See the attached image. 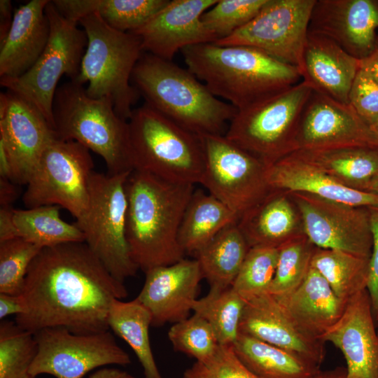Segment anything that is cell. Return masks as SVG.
<instances>
[{
  "label": "cell",
  "instance_id": "6da1fadb",
  "mask_svg": "<svg viewBox=\"0 0 378 378\" xmlns=\"http://www.w3.org/2000/svg\"><path fill=\"white\" fill-rule=\"evenodd\" d=\"M21 295L25 311L15 321L22 329L35 333L63 328L88 334L109 330L111 305L128 292L85 242H71L41 249Z\"/></svg>",
  "mask_w": 378,
  "mask_h": 378
},
{
  "label": "cell",
  "instance_id": "7a4b0ae2",
  "mask_svg": "<svg viewBox=\"0 0 378 378\" xmlns=\"http://www.w3.org/2000/svg\"><path fill=\"white\" fill-rule=\"evenodd\" d=\"M194 185L170 182L132 170L126 182V236L139 269L174 264L184 258L178 231Z\"/></svg>",
  "mask_w": 378,
  "mask_h": 378
},
{
  "label": "cell",
  "instance_id": "3957f363",
  "mask_svg": "<svg viewBox=\"0 0 378 378\" xmlns=\"http://www.w3.org/2000/svg\"><path fill=\"white\" fill-rule=\"evenodd\" d=\"M181 52L188 69L238 111L302 80L298 67L249 46L209 43Z\"/></svg>",
  "mask_w": 378,
  "mask_h": 378
},
{
  "label": "cell",
  "instance_id": "277c9868",
  "mask_svg": "<svg viewBox=\"0 0 378 378\" xmlns=\"http://www.w3.org/2000/svg\"><path fill=\"white\" fill-rule=\"evenodd\" d=\"M132 79L148 105L197 135L223 134L238 111L188 69L150 53L141 55Z\"/></svg>",
  "mask_w": 378,
  "mask_h": 378
},
{
  "label": "cell",
  "instance_id": "5b68a950",
  "mask_svg": "<svg viewBox=\"0 0 378 378\" xmlns=\"http://www.w3.org/2000/svg\"><path fill=\"white\" fill-rule=\"evenodd\" d=\"M52 115L57 136L101 156L108 174L134 170L128 121L116 113L110 99L91 97L83 84L71 80L57 88Z\"/></svg>",
  "mask_w": 378,
  "mask_h": 378
},
{
  "label": "cell",
  "instance_id": "8992f818",
  "mask_svg": "<svg viewBox=\"0 0 378 378\" xmlns=\"http://www.w3.org/2000/svg\"><path fill=\"white\" fill-rule=\"evenodd\" d=\"M128 125L134 169L173 183H200L205 155L199 135L147 103L133 110Z\"/></svg>",
  "mask_w": 378,
  "mask_h": 378
},
{
  "label": "cell",
  "instance_id": "52a82bcc",
  "mask_svg": "<svg viewBox=\"0 0 378 378\" xmlns=\"http://www.w3.org/2000/svg\"><path fill=\"white\" fill-rule=\"evenodd\" d=\"M78 23L88 43L79 74L72 80L88 83L90 97L110 99L116 113L128 121L139 97L130 80L144 52L140 39L131 32L111 27L96 13L84 16Z\"/></svg>",
  "mask_w": 378,
  "mask_h": 378
},
{
  "label": "cell",
  "instance_id": "ba28073f",
  "mask_svg": "<svg viewBox=\"0 0 378 378\" xmlns=\"http://www.w3.org/2000/svg\"><path fill=\"white\" fill-rule=\"evenodd\" d=\"M312 91L301 80L238 111L224 135L266 165L273 164L297 150L300 119Z\"/></svg>",
  "mask_w": 378,
  "mask_h": 378
},
{
  "label": "cell",
  "instance_id": "9c48e42d",
  "mask_svg": "<svg viewBox=\"0 0 378 378\" xmlns=\"http://www.w3.org/2000/svg\"><path fill=\"white\" fill-rule=\"evenodd\" d=\"M131 172L104 174L94 171L88 209L74 223L92 253L123 283L139 270L131 257L126 236V182Z\"/></svg>",
  "mask_w": 378,
  "mask_h": 378
},
{
  "label": "cell",
  "instance_id": "30bf717a",
  "mask_svg": "<svg viewBox=\"0 0 378 378\" xmlns=\"http://www.w3.org/2000/svg\"><path fill=\"white\" fill-rule=\"evenodd\" d=\"M50 23L47 45L36 63L16 78H1V85L33 104L55 130L52 105L60 78L79 74L88 40L78 22L64 17L52 1L46 8Z\"/></svg>",
  "mask_w": 378,
  "mask_h": 378
},
{
  "label": "cell",
  "instance_id": "8fae6325",
  "mask_svg": "<svg viewBox=\"0 0 378 378\" xmlns=\"http://www.w3.org/2000/svg\"><path fill=\"white\" fill-rule=\"evenodd\" d=\"M90 150L74 141L58 137L43 151L27 183L22 202L27 208L55 205L78 219L89 203V182L94 172Z\"/></svg>",
  "mask_w": 378,
  "mask_h": 378
},
{
  "label": "cell",
  "instance_id": "7c38bea8",
  "mask_svg": "<svg viewBox=\"0 0 378 378\" xmlns=\"http://www.w3.org/2000/svg\"><path fill=\"white\" fill-rule=\"evenodd\" d=\"M199 136L205 155L200 184L239 219L272 190L267 181V165L224 134Z\"/></svg>",
  "mask_w": 378,
  "mask_h": 378
},
{
  "label": "cell",
  "instance_id": "4fadbf2b",
  "mask_svg": "<svg viewBox=\"0 0 378 378\" xmlns=\"http://www.w3.org/2000/svg\"><path fill=\"white\" fill-rule=\"evenodd\" d=\"M34 334L38 349L29 372L34 378L41 374L55 378H83L97 368L131 363L129 354L109 330L76 334L63 328H48Z\"/></svg>",
  "mask_w": 378,
  "mask_h": 378
},
{
  "label": "cell",
  "instance_id": "5bb4252c",
  "mask_svg": "<svg viewBox=\"0 0 378 378\" xmlns=\"http://www.w3.org/2000/svg\"><path fill=\"white\" fill-rule=\"evenodd\" d=\"M315 3L316 0H267L249 22L214 43L252 47L299 69Z\"/></svg>",
  "mask_w": 378,
  "mask_h": 378
},
{
  "label": "cell",
  "instance_id": "9a60e30c",
  "mask_svg": "<svg viewBox=\"0 0 378 378\" xmlns=\"http://www.w3.org/2000/svg\"><path fill=\"white\" fill-rule=\"evenodd\" d=\"M302 217L304 232L321 248L370 258L372 235L368 206H355L314 195L288 192Z\"/></svg>",
  "mask_w": 378,
  "mask_h": 378
},
{
  "label": "cell",
  "instance_id": "2e32d148",
  "mask_svg": "<svg viewBox=\"0 0 378 378\" xmlns=\"http://www.w3.org/2000/svg\"><path fill=\"white\" fill-rule=\"evenodd\" d=\"M296 144L297 150L303 151L377 146L372 130L350 104L313 90L301 114Z\"/></svg>",
  "mask_w": 378,
  "mask_h": 378
},
{
  "label": "cell",
  "instance_id": "e0dca14e",
  "mask_svg": "<svg viewBox=\"0 0 378 378\" xmlns=\"http://www.w3.org/2000/svg\"><path fill=\"white\" fill-rule=\"evenodd\" d=\"M57 136L30 102L8 90L0 94V142L12 167V181L27 185L43 151Z\"/></svg>",
  "mask_w": 378,
  "mask_h": 378
},
{
  "label": "cell",
  "instance_id": "ac0fdd59",
  "mask_svg": "<svg viewBox=\"0 0 378 378\" xmlns=\"http://www.w3.org/2000/svg\"><path fill=\"white\" fill-rule=\"evenodd\" d=\"M217 1L169 0L147 23L131 33L140 39L143 51L172 61L185 48L218 41L201 20Z\"/></svg>",
  "mask_w": 378,
  "mask_h": 378
},
{
  "label": "cell",
  "instance_id": "d6986e66",
  "mask_svg": "<svg viewBox=\"0 0 378 378\" xmlns=\"http://www.w3.org/2000/svg\"><path fill=\"white\" fill-rule=\"evenodd\" d=\"M378 1L316 0L309 32L323 35L361 60L378 43Z\"/></svg>",
  "mask_w": 378,
  "mask_h": 378
},
{
  "label": "cell",
  "instance_id": "ffe728a7",
  "mask_svg": "<svg viewBox=\"0 0 378 378\" xmlns=\"http://www.w3.org/2000/svg\"><path fill=\"white\" fill-rule=\"evenodd\" d=\"M239 333L285 350L318 368L326 357V342L302 331L267 292L246 300Z\"/></svg>",
  "mask_w": 378,
  "mask_h": 378
},
{
  "label": "cell",
  "instance_id": "44dd1931",
  "mask_svg": "<svg viewBox=\"0 0 378 378\" xmlns=\"http://www.w3.org/2000/svg\"><path fill=\"white\" fill-rule=\"evenodd\" d=\"M145 274V282L136 298L150 312L152 326L175 323L188 318L203 279L197 260L183 258Z\"/></svg>",
  "mask_w": 378,
  "mask_h": 378
},
{
  "label": "cell",
  "instance_id": "7402d4cb",
  "mask_svg": "<svg viewBox=\"0 0 378 378\" xmlns=\"http://www.w3.org/2000/svg\"><path fill=\"white\" fill-rule=\"evenodd\" d=\"M376 326L365 289L348 301L340 318L321 336L342 353L348 378H378Z\"/></svg>",
  "mask_w": 378,
  "mask_h": 378
},
{
  "label": "cell",
  "instance_id": "603a6c76",
  "mask_svg": "<svg viewBox=\"0 0 378 378\" xmlns=\"http://www.w3.org/2000/svg\"><path fill=\"white\" fill-rule=\"evenodd\" d=\"M271 189L300 192L355 206H378V195L354 190L340 183L300 151L267 167Z\"/></svg>",
  "mask_w": 378,
  "mask_h": 378
},
{
  "label": "cell",
  "instance_id": "cb8c5ba5",
  "mask_svg": "<svg viewBox=\"0 0 378 378\" xmlns=\"http://www.w3.org/2000/svg\"><path fill=\"white\" fill-rule=\"evenodd\" d=\"M360 67V60L332 40L308 31L299 70L313 90L349 104V92Z\"/></svg>",
  "mask_w": 378,
  "mask_h": 378
},
{
  "label": "cell",
  "instance_id": "d4e9b609",
  "mask_svg": "<svg viewBox=\"0 0 378 378\" xmlns=\"http://www.w3.org/2000/svg\"><path fill=\"white\" fill-rule=\"evenodd\" d=\"M49 1L32 0L15 10L10 29L1 42V78L20 76L42 54L50 36L46 13Z\"/></svg>",
  "mask_w": 378,
  "mask_h": 378
},
{
  "label": "cell",
  "instance_id": "484cf974",
  "mask_svg": "<svg viewBox=\"0 0 378 378\" xmlns=\"http://www.w3.org/2000/svg\"><path fill=\"white\" fill-rule=\"evenodd\" d=\"M274 298L302 331L318 340L340 318L346 306L312 266L297 288Z\"/></svg>",
  "mask_w": 378,
  "mask_h": 378
},
{
  "label": "cell",
  "instance_id": "4316f807",
  "mask_svg": "<svg viewBox=\"0 0 378 378\" xmlns=\"http://www.w3.org/2000/svg\"><path fill=\"white\" fill-rule=\"evenodd\" d=\"M238 226L250 247H279L304 232L300 214L285 190L270 192L238 220Z\"/></svg>",
  "mask_w": 378,
  "mask_h": 378
},
{
  "label": "cell",
  "instance_id": "83f0119b",
  "mask_svg": "<svg viewBox=\"0 0 378 378\" xmlns=\"http://www.w3.org/2000/svg\"><path fill=\"white\" fill-rule=\"evenodd\" d=\"M250 246L237 223L218 232L195 255L209 293H219L231 287Z\"/></svg>",
  "mask_w": 378,
  "mask_h": 378
},
{
  "label": "cell",
  "instance_id": "f1b7e54d",
  "mask_svg": "<svg viewBox=\"0 0 378 378\" xmlns=\"http://www.w3.org/2000/svg\"><path fill=\"white\" fill-rule=\"evenodd\" d=\"M238 220L237 215L214 196L195 190L179 227V244L185 253L196 254L218 232Z\"/></svg>",
  "mask_w": 378,
  "mask_h": 378
},
{
  "label": "cell",
  "instance_id": "f546056e",
  "mask_svg": "<svg viewBox=\"0 0 378 378\" xmlns=\"http://www.w3.org/2000/svg\"><path fill=\"white\" fill-rule=\"evenodd\" d=\"M232 347L244 365L258 378H314L320 370L285 350L241 333Z\"/></svg>",
  "mask_w": 378,
  "mask_h": 378
},
{
  "label": "cell",
  "instance_id": "4dcf8cb0",
  "mask_svg": "<svg viewBox=\"0 0 378 378\" xmlns=\"http://www.w3.org/2000/svg\"><path fill=\"white\" fill-rule=\"evenodd\" d=\"M169 0H65L62 10L76 22L96 13L111 27L134 31L147 23Z\"/></svg>",
  "mask_w": 378,
  "mask_h": 378
},
{
  "label": "cell",
  "instance_id": "1f68e13d",
  "mask_svg": "<svg viewBox=\"0 0 378 378\" xmlns=\"http://www.w3.org/2000/svg\"><path fill=\"white\" fill-rule=\"evenodd\" d=\"M108 326L133 350L143 368L144 378H162L150 342L152 316L136 298L127 302L115 299L110 307Z\"/></svg>",
  "mask_w": 378,
  "mask_h": 378
},
{
  "label": "cell",
  "instance_id": "d6a6232c",
  "mask_svg": "<svg viewBox=\"0 0 378 378\" xmlns=\"http://www.w3.org/2000/svg\"><path fill=\"white\" fill-rule=\"evenodd\" d=\"M309 160L346 187L365 191L378 174V151L368 147L303 151Z\"/></svg>",
  "mask_w": 378,
  "mask_h": 378
},
{
  "label": "cell",
  "instance_id": "836d02e7",
  "mask_svg": "<svg viewBox=\"0 0 378 378\" xmlns=\"http://www.w3.org/2000/svg\"><path fill=\"white\" fill-rule=\"evenodd\" d=\"M370 258L316 247L311 266L324 277L338 299L346 304L354 295L367 289Z\"/></svg>",
  "mask_w": 378,
  "mask_h": 378
},
{
  "label": "cell",
  "instance_id": "e575fe53",
  "mask_svg": "<svg viewBox=\"0 0 378 378\" xmlns=\"http://www.w3.org/2000/svg\"><path fill=\"white\" fill-rule=\"evenodd\" d=\"M46 205L26 209H13L18 236L42 248L56 245L85 242L84 234L75 225L63 220L59 209Z\"/></svg>",
  "mask_w": 378,
  "mask_h": 378
},
{
  "label": "cell",
  "instance_id": "d590c367",
  "mask_svg": "<svg viewBox=\"0 0 378 378\" xmlns=\"http://www.w3.org/2000/svg\"><path fill=\"white\" fill-rule=\"evenodd\" d=\"M245 304L246 300L231 286L219 293L209 292L197 299L192 312L210 324L220 345L232 346L239 334Z\"/></svg>",
  "mask_w": 378,
  "mask_h": 378
},
{
  "label": "cell",
  "instance_id": "8d00e7d4",
  "mask_svg": "<svg viewBox=\"0 0 378 378\" xmlns=\"http://www.w3.org/2000/svg\"><path fill=\"white\" fill-rule=\"evenodd\" d=\"M316 248L305 233L288 240L278 247L276 269L267 293L274 297H281L297 288L311 267Z\"/></svg>",
  "mask_w": 378,
  "mask_h": 378
},
{
  "label": "cell",
  "instance_id": "74e56055",
  "mask_svg": "<svg viewBox=\"0 0 378 378\" xmlns=\"http://www.w3.org/2000/svg\"><path fill=\"white\" fill-rule=\"evenodd\" d=\"M34 334L15 321L0 323V378H34L29 370L37 354Z\"/></svg>",
  "mask_w": 378,
  "mask_h": 378
},
{
  "label": "cell",
  "instance_id": "f35d334b",
  "mask_svg": "<svg viewBox=\"0 0 378 378\" xmlns=\"http://www.w3.org/2000/svg\"><path fill=\"white\" fill-rule=\"evenodd\" d=\"M278 257L276 247H250L232 288L245 300L267 292L274 277Z\"/></svg>",
  "mask_w": 378,
  "mask_h": 378
},
{
  "label": "cell",
  "instance_id": "ab89813d",
  "mask_svg": "<svg viewBox=\"0 0 378 378\" xmlns=\"http://www.w3.org/2000/svg\"><path fill=\"white\" fill-rule=\"evenodd\" d=\"M168 337L175 351L183 353L197 362L211 358L220 346L210 324L196 314L173 323L168 331Z\"/></svg>",
  "mask_w": 378,
  "mask_h": 378
},
{
  "label": "cell",
  "instance_id": "60d3db41",
  "mask_svg": "<svg viewBox=\"0 0 378 378\" xmlns=\"http://www.w3.org/2000/svg\"><path fill=\"white\" fill-rule=\"evenodd\" d=\"M41 249L22 238L0 242V293L22 294L28 270Z\"/></svg>",
  "mask_w": 378,
  "mask_h": 378
},
{
  "label": "cell",
  "instance_id": "b9f144b4",
  "mask_svg": "<svg viewBox=\"0 0 378 378\" xmlns=\"http://www.w3.org/2000/svg\"><path fill=\"white\" fill-rule=\"evenodd\" d=\"M267 1L218 0L216 4L204 13L201 20L219 41L249 22Z\"/></svg>",
  "mask_w": 378,
  "mask_h": 378
},
{
  "label": "cell",
  "instance_id": "7bdbcfd3",
  "mask_svg": "<svg viewBox=\"0 0 378 378\" xmlns=\"http://www.w3.org/2000/svg\"><path fill=\"white\" fill-rule=\"evenodd\" d=\"M183 378H258L237 356L232 346L220 345L209 360L186 369Z\"/></svg>",
  "mask_w": 378,
  "mask_h": 378
},
{
  "label": "cell",
  "instance_id": "ee69618b",
  "mask_svg": "<svg viewBox=\"0 0 378 378\" xmlns=\"http://www.w3.org/2000/svg\"><path fill=\"white\" fill-rule=\"evenodd\" d=\"M349 104L371 129L378 125V82L360 68L350 90Z\"/></svg>",
  "mask_w": 378,
  "mask_h": 378
},
{
  "label": "cell",
  "instance_id": "f6af8a7d",
  "mask_svg": "<svg viewBox=\"0 0 378 378\" xmlns=\"http://www.w3.org/2000/svg\"><path fill=\"white\" fill-rule=\"evenodd\" d=\"M368 211L372 235V249L370 258L367 290L371 300L374 321L376 326H378V206H368Z\"/></svg>",
  "mask_w": 378,
  "mask_h": 378
},
{
  "label": "cell",
  "instance_id": "bcb514c9",
  "mask_svg": "<svg viewBox=\"0 0 378 378\" xmlns=\"http://www.w3.org/2000/svg\"><path fill=\"white\" fill-rule=\"evenodd\" d=\"M25 311V305L21 295H10L0 293V319H6V317L15 315V316L23 314Z\"/></svg>",
  "mask_w": 378,
  "mask_h": 378
},
{
  "label": "cell",
  "instance_id": "7dc6e473",
  "mask_svg": "<svg viewBox=\"0 0 378 378\" xmlns=\"http://www.w3.org/2000/svg\"><path fill=\"white\" fill-rule=\"evenodd\" d=\"M13 209L11 206L0 208V242L19 238L13 218Z\"/></svg>",
  "mask_w": 378,
  "mask_h": 378
},
{
  "label": "cell",
  "instance_id": "c3c4849f",
  "mask_svg": "<svg viewBox=\"0 0 378 378\" xmlns=\"http://www.w3.org/2000/svg\"><path fill=\"white\" fill-rule=\"evenodd\" d=\"M15 183L10 180L0 178V205L1 206H11L12 203L18 195V189Z\"/></svg>",
  "mask_w": 378,
  "mask_h": 378
},
{
  "label": "cell",
  "instance_id": "681fc988",
  "mask_svg": "<svg viewBox=\"0 0 378 378\" xmlns=\"http://www.w3.org/2000/svg\"><path fill=\"white\" fill-rule=\"evenodd\" d=\"M12 6L9 0L0 1V42L6 36L12 24Z\"/></svg>",
  "mask_w": 378,
  "mask_h": 378
},
{
  "label": "cell",
  "instance_id": "f907efd6",
  "mask_svg": "<svg viewBox=\"0 0 378 378\" xmlns=\"http://www.w3.org/2000/svg\"><path fill=\"white\" fill-rule=\"evenodd\" d=\"M360 69L365 71L378 82V43L368 57L360 60Z\"/></svg>",
  "mask_w": 378,
  "mask_h": 378
},
{
  "label": "cell",
  "instance_id": "816d5d0a",
  "mask_svg": "<svg viewBox=\"0 0 378 378\" xmlns=\"http://www.w3.org/2000/svg\"><path fill=\"white\" fill-rule=\"evenodd\" d=\"M89 378H136L126 371L118 368H101L89 376Z\"/></svg>",
  "mask_w": 378,
  "mask_h": 378
},
{
  "label": "cell",
  "instance_id": "f5cc1de1",
  "mask_svg": "<svg viewBox=\"0 0 378 378\" xmlns=\"http://www.w3.org/2000/svg\"><path fill=\"white\" fill-rule=\"evenodd\" d=\"M11 164L2 143L0 142V178L12 181Z\"/></svg>",
  "mask_w": 378,
  "mask_h": 378
},
{
  "label": "cell",
  "instance_id": "db71d44e",
  "mask_svg": "<svg viewBox=\"0 0 378 378\" xmlns=\"http://www.w3.org/2000/svg\"><path fill=\"white\" fill-rule=\"evenodd\" d=\"M314 378H348L346 368L337 367L333 369L319 370Z\"/></svg>",
  "mask_w": 378,
  "mask_h": 378
},
{
  "label": "cell",
  "instance_id": "11a10c76",
  "mask_svg": "<svg viewBox=\"0 0 378 378\" xmlns=\"http://www.w3.org/2000/svg\"><path fill=\"white\" fill-rule=\"evenodd\" d=\"M365 192H372L378 195V174L368 184L365 189Z\"/></svg>",
  "mask_w": 378,
  "mask_h": 378
},
{
  "label": "cell",
  "instance_id": "9f6ffc18",
  "mask_svg": "<svg viewBox=\"0 0 378 378\" xmlns=\"http://www.w3.org/2000/svg\"><path fill=\"white\" fill-rule=\"evenodd\" d=\"M374 134V136H375V139H376V143H377V146H376V150L378 151V125H377L376 127H374V128L372 129Z\"/></svg>",
  "mask_w": 378,
  "mask_h": 378
},
{
  "label": "cell",
  "instance_id": "6f0895ef",
  "mask_svg": "<svg viewBox=\"0 0 378 378\" xmlns=\"http://www.w3.org/2000/svg\"><path fill=\"white\" fill-rule=\"evenodd\" d=\"M377 333H378V330H377Z\"/></svg>",
  "mask_w": 378,
  "mask_h": 378
}]
</instances>
